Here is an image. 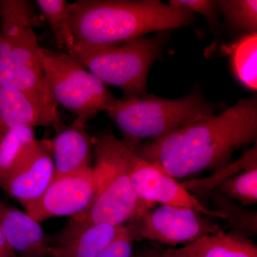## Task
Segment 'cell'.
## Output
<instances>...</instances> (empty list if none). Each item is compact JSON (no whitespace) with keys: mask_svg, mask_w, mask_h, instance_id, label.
Instances as JSON below:
<instances>
[{"mask_svg":"<svg viewBox=\"0 0 257 257\" xmlns=\"http://www.w3.org/2000/svg\"><path fill=\"white\" fill-rule=\"evenodd\" d=\"M257 35L248 34L233 47L231 64L235 75L244 87L256 91L257 88Z\"/></svg>","mask_w":257,"mask_h":257,"instance_id":"cell-19","label":"cell"},{"mask_svg":"<svg viewBox=\"0 0 257 257\" xmlns=\"http://www.w3.org/2000/svg\"><path fill=\"white\" fill-rule=\"evenodd\" d=\"M0 257H19L13 251L0 229Z\"/></svg>","mask_w":257,"mask_h":257,"instance_id":"cell-27","label":"cell"},{"mask_svg":"<svg viewBox=\"0 0 257 257\" xmlns=\"http://www.w3.org/2000/svg\"><path fill=\"white\" fill-rule=\"evenodd\" d=\"M0 229L19 257L50 256V241L28 213L0 201Z\"/></svg>","mask_w":257,"mask_h":257,"instance_id":"cell-14","label":"cell"},{"mask_svg":"<svg viewBox=\"0 0 257 257\" xmlns=\"http://www.w3.org/2000/svg\"><path fill=\"white\" fill-rule=\"evenodd\" d=\"M212 200L216 207V211L222 213L228 220L227 226L240 234H255L257 232L256 212L244 210L231 202L217 189L212 191Z\"/></svg>","mask_w":257,"mask_h":257,"instance_id":"cell-23","label":"cell"},{"mask_svg":"<svg viewBox=\"0 0 257 257\" xmlns=\"http://www.w3.org/2000/svg\"><path fill=\"white\" fill-rule=\"evenodd\" d=\"M133 257H192L183 246L180 248H162L150 246L140 250Z\"/></svg>","mask_w":257,"mask_h":257,"instance_id":"cell-26","label":"cell"},{"mask_svg":"<svg viewBox=\"0 0 257 257\" xmlns=\"http://www.w3.org/2000/svg\"><path fill=\"white\" fill-rule=\"evenodd\" d=\"M35 3L50 25L58 46L65 53H70L75 43L70 28L68 2L66 0H37Z\"/></svg>","mask_w":257,"mask_h":257,"instance_id":"cell-18","label":"cell"},{"mask_svg":"<svg viewBox=\"0 0 257 257\" xmlns=\"http://www.w3.org/2000/svg\"><path fill=\"white\" fill-rule=\"evenodd\" d=\"M61 124L58 104L50 94L0 87V140L21 126L55 128Z\"/></svg>","mask_w":257,"mask_h":257,"instance_id":"cell-11","label":"cell"},{"mask_svg":"<svg viewBox=\"0 0 257 257\" xmlns=\"http://www.w3.org/2000/svg\"><path fill=\"white\" fill-rule=\"evenodd\" d=\"M204 214L188 208L162 205L135 221L139 239L177 246L215 234L221 228Z\"/></svg>","mask_w":257,"mask_h":257,"instance_id":"cell-8","label":"cell"},{"mask_svg":"<svg viewBox=\"0 0 257 257\" xmlns=\"http://www.w3.org/2000/svg\"><path fill=\"white\" fill-rule=\"evenodd\" d=\"M194 13L158 0H78L69 3L75 45H116L153 32L190 25Z\"/></svg>","mask_w":257,"mask_h":257,"instance_id":"cell-3","label":"cell"},{"mask_svg":"<svg viewBox=\"0 0 257 257\" xmlns=\"http://www.w3.org/2000/svg\"><path fill=\"white\" fill-rule=\"evenodd\" d=\"M225 197L244 205L257 202V165L221 182L216 188Z\"/></svg>","mask_w":257,"mask_h":257,"instance_id":"cell-22","label":"cell"},{"mask_svg":"<svg viewBox=\"0 0 257 257\" xmlns=\"http://www.w3.org/2000/svg\"><path fill=\"white\" fill-rule=\"evenodd\" d=\"M35 130L30 126L14 128L0 140V188L25 152L37 140Z\"/></svg>","mask_w":257,"mask_h":257,"instance_id":"cell-17","label":"cell"},{"mask_svg":"<svg viewBox=\"0 0 257 257\" xmlns=\"http://www.w3.org/2000/svg\"><path fill=\"white\" fill-rule=\"evenodd\" d=\"M255 165H257L256 145L246 152L239 160L215 171V174L211 177L199 180L186 181L182 182V184L193 195L197 194L202 196L212 192L219 184L238 174L239 171L247 170Z\"/></svg>","mask_w":257,"mask_h":257,"instance_id":"cell-20","label":"cell"},{"mask_svg":"<svg viewBox=\"0 0 257 257\" xmlns=\"http://www.w3.org/2000/svg\"><path fill=\"white\" fill-rule=\"evenodd\" d=\"M94 192L95 180L91 167L55 177L41 197L24 209L39 223L57 216H73L87 208Z\"/></svg>","mask_w":257,"mask_h":257,"instance_id":"cell-9","label":"cell"},{"mask_svg":"<svg viewBox=\"0 0 257 257\" xmlns=\"http://www.w3.org/2000/svg\"><path fill=\"white\" fill-rule=\"evenodd\" d=\"M55 177V169L45 140H36L1 189L23 208L41 197Z\"/></svg>","mask_w":257,"mask_h":257,"instance_id":"cell-12","label":"cell"},{"mask_svg":"<svg viewBox=\"0 0 257 257\" xmlns=\"http://www.w3.org/2000/svg\"><path fill=\"white\" fill-rule=\"evenodd\" d=\"M256 96L132 147L138 156L173 178L221 170L240 147L256 143Z\"/></svg>","mask_w":257,"mask_h":257,"instance_id":"cell-1","label":"cell"},{"mask_svg":"<svg viewBox=\"0 0 257 257\" xmlns=\"http://www.w3.org/2000/svg\"><path fill=\"white\" fill-rule=\"evenodd\" d=\"M122 225L97 224L58 246H50L52 257H96L118 234Z\"/></svg>","mask_w":257,"mask_h":257,"instance_id":"cell-15","label":"cell"},{"mask_svg":"<svg viewBox=\"0 0 257 257\" xmlns=\"http://www.w3.org/2000/svg\"><path fill=\"white\" fill-rule=\"evenodd\" d=\"M138 239L135 223L122 225L116 237L96 257H133V243Z\"/></svg>","mask_w":257,"mask_h":257,"instance_id":"cell-24","label":"cell"},{"mask_svg":"<svg viewBox=\"0 0 257 257\" xmlns=\"http://www.w3.org/2000/svg\"><path fill=\"white\" fill-rule=\"evenodd\" d=\"M107 116L124 135L130 147L156 139L214 114V106L197 93L170 99L146 94L116 100Z\"/></svg>","mask_w":257,"mask_h":257,"instance_id":"cell-5","label":"cell"},{"mask_svg":"<svg viewBox=\"0 0 257 257\" xmlns=\"http://www.w3.org/2000/svg\"><path fill=\"white\" fill-rule=\"evenodd\" d=\"M41 57L49 92L75 117L84 121L107 112L117 98L100 79L70 55L42 48Z\"/></svg>","mask_w":257,"mask_h":257,"instance_id":"cell-7","label":"cell"},{"mask_svg":"<svg viewBox=\"0 0 257 257\" xmlns=\"http://www.w3.org/2000/svg\"><path fill=\"white\" fill-rule=\"evenodd\" d=\"M183 247L192 257H257L256 245L242 234H226L223 230Z\"/></svg>","mask_w":257,"mask_h":257,"instance_id":"cell-16","label":"cell"},{"mask_svg":"<svg viewBox=\"0 0 257 257\" xmlns=\"http://www.w3.org/2000/svg\"><path fill=\"white\" fill-rule=\"evenodd\" d=\"M28 0L0 1V87L50 94Z\"/></svg>","mask_w":257,"mask_h":257,"instance_id":"cell-4","label":"cell"},{"mask_svg":"<svg viewBox=\"0 0 257 257\" xmlns=\"http://www.w3.org/2000/svg\"><path fill=\"white\" fill-rule=\"evenodd\" d=\"M169 4L183 8L192 13H199L207 20L211 28L217 26V6L216 1L211 0H171Z\"/></svg>","mask_w":257,"mask_h":257,"instance_id":"cell-25","label":"cell"},{"mask_svg":"<svg viewBox=\"0 0 257 257\" xmlns=\"http://www.w3.org/2000/svg\"><path fill=\"white\" fill-rule=\"evenodd\" d=\"M130 178L135 194L143 202L153 205L160 203L171 207L188 208L205 216L226 219L222 213L209 209L182 183L138 155Z\"/></svg>","mask_w":257,"mask_h":257,"instance_id":"cell-10","label":"cell"},{"mask_svg":"<svg viewBox=\"0 0 257 257\" xmlns=\"http://www.w3.org/2000/svg\"><path fill=\"white\" fill-rule=\"evenodd\" d=\"M92 138L94 197L87 208L72 216L52 246L66 242L92 225L135 222L155 207L139 199L132 186L130 175L138 157L136 152L111 133Z\"/></svg>","mask_w":257,"mask_h":257,"instance_id":"cell-2","label":"cell"},{"mask_svg":"<svg viewBox=\"0 0 257 257\" xmlns=\"http://www.w3.org/2000/svg\"><path fill=\"white\" fill-rule=\"evenodd\" d=\"M86 123L74 118L70 124L62 123L55 128V136L45 139L55 169L60 177L91 167L93 157V138L86 131Z\"/></svg>","mask_w":257,"mask_h":257,"instance_id":"cell-13","label":"cell"},{"mask_svg":"<svg viewBox=\"0 0 257 257\" xmlns=\"http://www.w3.org/2000/svg\"><path fill=\"white\" fill-rule=\"evenodd\" d=\"M216 6L233 28L248 34L256 33V0H221Z\"/></svg>","mask_w":257,"mask_h":257,"instance_id":"cell-21","label":"cell"},{"mask_svg":"<svg viewBox=\"0 0 257 257\" xmlns=\"http://www.w3.org/2000/svg\"><path fill=\"white\" fill-rule=\"evenodd\" d=\"M166 35L140 37L116 45H75L68 54L105 85L122 91L128 99L147 94V81L152 64L160 55Z\"/></svg>","mask_w":257,"mask_h":257,"instance_id":"cell-6","label":"cell"}]
</instances>
